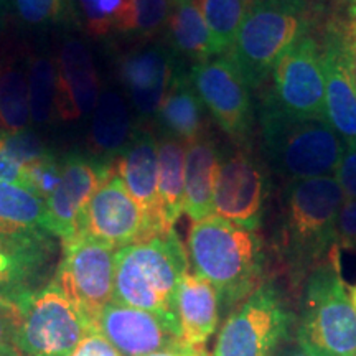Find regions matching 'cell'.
Returning a JSON list of instances; mask_svg holds the SVG:
<instances>
[{"label":"cell","mask_w":356,"mask_h":356,"mask_svg":"<svg viewBox=\"0 0 356 356\" xmlns=\"http://www.w3.org/2000/svg\"><path fill=\"white\" fill-rule=\"evenodd\" d=\"M19 305L0 299V356H24L19 343Z\"/></svg>","instance_id":"cell-36"},{"label":"cell","mask_w":356,"mask_h":356,"mask_svg":"<svg viewBox=\"0 0 356 356\" xmlns=\"http://www.w3.org/2000/svg\"><path fill=\"white\" fill-rule=\"evenodd\" d=\"M47 231V202L20 185L0 181V234Z\"/></svg>","instance_id":"cell-28"},{"label":"cell","mask_w":356,"mask_h":356,"mask_svg":"<svg viewBox=\"0 0 356 356\" xmlns=\"http://www.w3.org/2000/svg\"><path fill=\"white\" fill-rule=\"evenodd\" d=\"M343 43H345V51H346V60H348V68L351 79L356 88V12L353 20H351L350 29L346 35H343Z\"/></svg>","instance_id":"cell-40"},{"label":"cell","mask_w":356,"mask_h":356,"mask_svg":"<svg viewBox=\"0 0 356 356\" xmlns=\"http://www.w3.org/2000/svg\"><path fill=\"white\" fill-rule=\"evenodd\" d=\"M53 238L48 231L0 234V299L19 305L50 282L48 275L56 251Z\"/></svg>","instance_id":"cell-15"},{"label":"cell","mask_w":356,"mask_h":356,"mask_svg":"<svg viewBox=\"0 0 356 356\" xmlns=\"http://www.w3.org/2000/svg\"><path fill=\"white\" fill-rule=\"evenodd\" d=\"M73 20L89 37L102 40L111 35L134 32L132 0H70Z\"/></svg>","instance_id":"cell-29"},{"label":"cell","mask_w":356,"mask_h":356,"mask_svg":"<svg viewBox=\"0 0 356 356\" xmlns=\"http://www.w3.org/2000/svg\"><path fill=\"white\" fill-rule=\"evenodd\" d=\"M115 252L109 244L84 234L63 243V256L56 266L53 282L91 327H95L104 307L114 300Z\"/></svg>","instance_id":"cell-9"},{"label":"cell","mask_w":356,"mask_h":356,"mask_svg":"<svg viewBox=\"0 0 356 356\" xmlns=\"http://www.w3.org/2000/svg\"><path fill=\"white\" fill-rule=\"evenodd\" d=\"M99 96V78L88 44L81 38H65L56 56V118L65 122L86 119L95 113Z\"/></svg>","instance_id":"cell-18"},{"label":"cell","mask_w":356,"mask_h":356,"mask_svg":"<svg viewBox=\"0 0 356 356\" xmlns=\"http://www.w3.org/2000/svg\"><path fill=\"white\" fill-rule=\"evenodd\" d=\"M175 55L163 43H144L119 58L118 76L139 119H149L165 97L177 70Z\"/></svg>","instance_id":"cell-17"},{"label":"cell","mask_w":356,"mask_h":356,"mask_svg":"<svg viewBox=\"0 0 356 356\" xmlns=\"http://www.w3.org/2000/svg\"><path fill=\"white\" fill-rule=\"evenodd\" d=\"M305 0H254L226 56L236 65L249 88H257L274 66L307 35Z\"/></svg>","instance_id":"cell-6"},{"label":"cell","mask_w":356,"mask_h":356,"mask_svg":"<svg viewBox=\"0 0 356 356\" xmlns=\"http://www.w3.org/2000/svg\"><path fill=\"white\" fill-rule=\"evenodd\" d=\"M350 300H351V304H353V309H355V312H356V284L353 287L350 289Z\"/></svg>","instance_id":"cell-43"},{"label":"cell","mask_w":356,"mask_h":356,"mask_svg":"<svg viewBox=\"0 0 356 356\" xmlns=\"http://www.w3.org/2000/svg\"><path fill=\"white\" fill-rule=\"evenodd\" d=\"M115 170L136 200L155 234L168 231L163 228L159 207V150L154 134L147 129H136L131 142L114 160Z\"/></svg>","instance_id":"cell-19"},{"label":"cell","mask_w":356,"mask_h":356,"mask_svg":"<svg viewBox=\"0 0 356 356\" xmlns=\"http://www.w3.org/2000/svg\"><path fill=\"white\" fill-rule=\"evenodd\" d=\"M335 178L343 190L345 197L356 198V144L345 147L343 157L335 172Z\"/></svg>","instance_id":"cell-38"},{"label":"cell","mask_w":356,"mask_h":356,"mask_svg":"<svg viewBox=\"0 0 356 356\" xmlns=\"http://www.w3.org/2000/svg\"><path fill=\"white\" fill-rule=\"evenodd\" d=\"M19 310V343L24 356H71L92 330L53 279L22 300Z\"/></svg>","instance_id":"cell-8"},{"label":"cell","mask_w":356,"mask_h":356,"mask_svg":"<svg viewBox=\"0 0 356 356\" xmlns=\"http://www.w3.org/2000/svg\"><path fill=\"white\" fill-rule=\"evenodd\" d=\"M190 81L204 109L231 139L244 144L252 129V101L248 83L226 55L191 65Z\"/></svg>","instance_id":"cell-12"},{"label":"cell","mask_w":356,"mask_h":356,"mask_svg":"<svg viewBox=\"0 0 356 356\" xmlns=\"http://www.w3.org/2000/svg\"><path fill=\"white\" fill-rule=\"evenodd\" d=\"M355 356H356V355H355Z\"/></svg>","instance_id":"cell-45"},{"label":"cell","mask_w":356,"mask_h":356,"mask_svg":"<svg viewBox=\"0 0 356 356\" xmlns=\"http://www.w3.org/2000/svg\"><path fill=\"white\" fill-rule=\"evenodd\" d=\"M7 8V0H0V15H2V12Z\"/></svg>","instance_id":"cell-44"},{"label":"cell","mask_w":356,"mask_h":356,"mask_svg":"<svg viewBox=\"0 0 356 356\" xmlns=\"http://www.w3.org/2000/svg\"><path fill=\"white\" fill-rule=\"evenodd\" d=\"M157 122L163 136L184 144L204 136V106L200 99L190 76L180 65L157 111Z\"/></svg>","instance_id":"cell-22"},{"label":"cell","mask_w":356,"mask_h":356,"mask_svg":"<svg viewBox=\"0 0 356 356\" xmlns=\"http://www.w3.org/2000/svg\"><path fill=\"white\" fill-rule=\"evenodd\" d=\"M167 30L168 48L175 58L197 65L215 56L210 32L197 0H172Z\"/></svg>","instance_id":"cell-26"},{"label":"cell","mask_w":356,"mask_h":356,"mask_svg":"<svg viewBox=\"0 0 356 356\" xmlns=\"http://www.w3.org/2000/svg\"><path fill=\"white\" fill-rule=\"evenodd\" d=\"M114 168V160L83 154L63 157V173L56 190L47 200V231L61 243L79 233L81 215L106 178Z\"/></svg>","instance_id":"cell-14"},{"label":"cell","mask_w":356,"mask_h":356,"mask_svg":"<svg viewBox=\"0 0 356 356\" xmlns=\"http://www.w3.org/2000/svg\"><path fill=\"white\" fill-rule=\"evenodd\" d=\"M296 328L277 289L262 284L231 312L218 333L211 356H275Z\"/></svg>","instance_id":"cell-7"},{"label":"cell","mask_w":356,"mask_h":356,"mask_svg":"<svg viewBox=\"0 0 356 356\" xmlns=\"http://www.w3.org/2000/svg\"><path fill=\"white\" fill-rule=\"evenodd\" d=\"M71 356H122L113 345L101 337L96 330H91L79 341Z\"/></svg>","instance_id":"cell-39"},{"label":"cell","mask_w":356,"mask_h":356,"mask_svg":"<svg viewBox=\"0 0 356 356\" xmlns=\"http://www.w3.org/2000/svg\"><path fill=\"white\" fill-rule=\"evenodd\" d=\"M149 356H211L208 353L204 346H191L186 345L184 341L180 343L170 346V348L157 351V353H152Z\"/></svg>","instance_id":"cell-41"},{"label":"cell","mask_w":356,"mask_h":356,"mask_svg":"<svg viewBox=\"0 0 356 356\" xmlns=\"http://www.w3.org/2000/svg\"><path fill=\"white\" fill-rule=\"evenodd\" d=\"M92 328L122 356H149L181 341L177 322L114 300L97 315Z\"/></svg>","instance_id":"cell-16"},{"label":"cell","mask_w":356,"mask_h":356,"mask_svg":"<svg viewBox=\"0 0 356 356\" xmlns=\"http://www.w3.org/2000/svg\"><path fill=\"white\" fill-rule=\"evenodd\" d=\"M78 234L109 244L115 251L157 236L115 165L84 208Z\"/></svg>","instance_id":"cell-13"},{"label":"cell","mask_w":356,"mask_h":356,"mask_svg":"<svg viewBox=\"0 0 356 356\" xmlns=\"http://www.w3.org/2000/svg\"><path fill=\"white\" fill-rule=\"evenodd\" d=\"M186 270L188 254L173 229L119 249L114 302L154 312L178 323L177 296Z\"/></svg>","instance_id":"cell-3"},{"label":"cell","mask_w":356,"mask_h":356,"mask_svg":"<svg viewBox=\"0 0 356 356\" xmlns=\"http://www.w3.org/2000/svg\"><path fill=\"white\" fill-rule=\"evenodd\" d=\"M13 19L29 29H50L73 20L70 0H7Z\"/></svg>","instance_id":"cell-32"},{"label":"cell","mask_w":356,"mask_h":356,"mask_svg":"<svg viewBox=\"0 0 356 356\" xmlns=\"http://www.w3.org/2000/svg\"><path fill=\"white\" fill-rule=\"evenodd\" d=\"M0 144L25 168L51 154V150L44 145V142L32 129H24L19 132L0 131Z\"/></svg>","instance_id":"cell-34"},{"label":"cell","mask_w":356,"mask_h":356,"mask_svg":"<svg viewBox=\"0 0 356 356\" xmlns=\"http://www.w3.org/2000/svg\"><path fill=\"white\" fill-rule=\"evenodd\" d=\"M134 32L142 40H150L167 29L172 0H132Z\"/></svg>","instance_id":"cell-33"},{"label":"cell","mask_w":356,"mask_h":356,"mask_svg":"<svg viewBox=\"0 0 356 356\" xmlns=\"http://www.w3.org/2000/svg\"><path fill=\"white\" fill-rule=\"evenodd\" d=\"M320 51L325 76L323 118L345 145L356 144V88L346 60L343 35H328Z\"/></svg>","instance_id":"cell-20"},{"label":"cell","mask_w":356,"mask_h":356,"mask_svg":"<svg viewBox=\"0 0 356 356\" xmlns=\"http://www.w3.org/2000/svg\"><path fill=\"white\" fill-rule=\"evenodd\" d=\"M186 254L193 273L215 287L220 309L229 314L264 284L261 238L221 216L191 222Z\"/></svg>","instance_id":"cell-1"},{"label":"cell","mask_w":356,"mask_h":356,"mask_svg":"<svg viewBox=\"0 0 356 356\" xmlns=\"http://www.w3.org/2000/svg\"><path fill=\"white\" fill-rule=\"evenodd\" d=\"M275 356H317L312 353L310 350H307L305 346H302L299 341H293V345H289L286 348L279 350L277 355Z\"/></svg>","instance_id":"cell-42"},{"label":"cell","mask_w":356,"mask_h":356,"mask_svg":"<svg viewBox=\"0 0 356 356\" xmlns=\"http://www.w3.org/2000/svg\"><path fill=\"white\" fill-rule=\"evenodd\" d=\"M220 152L207 136L186 144L184 211L191 222L215 215V185Z\"/></svg>","instance_id":"cell-23"},{"label":"cell","mask_w":356,"mask_h":356,"mask_svg":"<svg viewBox=\"0 0 356 356\" xmlns=\"http://www.w3.org/2000/svg\"><path fill=\"white\" fill-rule=\"evenodd\" d=\"M269 185L266 167L246 147L220 154L213 202L215 215L256 231L264 216Z\"/></svg>","instance_id":"cell-11"},{"label":"cell","mask_w":356,"mask_h":356,"mask_svg":"<svg viewBox=\"0 0 356 356\" xmlns=\"http://www.w3.org/2000/svg\"><path fill=\"white\" fill-rule=\"evenodd\" d=\"M338 249L356 252V198L345 197L337 220Z\"/></svg>","instance_id":"cell-37"},{"label":"cell","mask_w":356,"mask_h":356,"mask_svg":"<svg viewBox=\"0 0 356 356\" xmlns=\"http://www.w3.org/2000/svg\"><path fill=\"white\" fill-rule=\"evenodd\" d=\"M304 282L296 340L317 356H355L356 312L341 277L338 246Z\"/></svg>","instance_id":"cell-5"},{"label":"cell","mask_w":356,"mask_h":356,"mask_svg":"<svg viewBox=\"0 0 356 356\" xmlns=\"http://www.w3.org/2000/svg\"><path fill=\"white\" fill-rule=\"evenodd\" d=\"M61 173H63V157L58 159L55 154L47 155L33 165L26 167L25 188L47 202L60 184Z\"/></svg>","instance_id":"cell-35"},{"label":"cell","mask_w":356,"mask_h":356,"mask_svg":"<svg viewBox=\"0 0 356 356\" xmlns=\"http://www.w3.org/2000/svg\"><path fill=\"white\" fill-rule=\"evenodd\" d=\"M211 37L215 56L226 55L233 47L251 0H197Z\"/></svg>","instance_id":"cell-30"},{"label":"cell","mask_w":356,"mask_h":356,"mask_svg":"<svg viewBox=\"0 0 356 356\" xmlns=\"http://www.w3.org/2000/svg\"><path fill=\"white\" fill-rule=\"evenodd\" d=\"M136 127H132L131 104L121 92L102 91L91 119V149L96 157L104 160L118 159L129 142Z\"/></svg>","instance_id":"cell-25"},{"label":"cell","mask_w":356,"mask_h":356,"mask_svg":"<svg viewBox=\"0 0 356 356\" xmlns=\"http://www.w3.org/2000/svg\"><path fill=\"white\" fill-rule=\"evenodd\" d=\"M157 150L160 216L163 228L172 231L173 225L184 213L186 144L163 136L157 140Z\"/></svg>","instance_id":"cell-27"},{"label":"cell","mask_w":356,"mask_h":356,"mask_svg":"<svg viewBox=\"0 0 356 356\" xmlns=\"http://www.w3.org/2000/svg\"><path fill=\"white\" fill-rule=\"evenodd\" d=\"M29 66L30 55L20 48H6L0 55V131L29 129Z\"/></svg>","instance_id":"cell-24"},{"label":"cell","mask_w":356,"mask_h":356,"mask_svg":"<svg viewBox=\"0 0 356 356\" xmlns=\"http://www.w3.org/2000/svg\"><path fill=\"white\" fill-rule=\"evenodd\" d=\"M266 102L293 118H323L325 76L320 44L310 35L277 61L270 73Z\"/></svg>","instance_id":"cell-10"},{"label":"cell","mask_w":356,"mask_h":356,"mask_svg":"<svg viewBox=\"0 0 356 356\" xmlns=\"http://www.w3.org/2000/svg\"><path fill=\"white\" fill-rule=\"evenodd\" d=\"M220 300L215 287L207 279L186 270L178 287L177 318L181 341L204 346L220 322Z\"/></svg>","instance_id":"cell-21"},{"label":"cell","mask_w":356,"mask_h":356,"mask_svg":"<svg viewBox=\"0 0 356 356\" xmlns=\"http://www.w3.org/2000/svg\"><path fill=\"white\" fill-rule=\"evenodd\" d=\"M56 58L48 51L30 53L29 101L33 126H44L55 115Z\"/></svg>","instance_id":"cell-31"},{"label":"cell","mask_w":356,"mask_h":356,"mask_svg":"<svg viewBox=\"0 0 356 356\" xmlns=\"http://www.w3.org/2000/svg\"><path fill=\"white\" fill-rule=\"evenodd\" d=\"M262 149L267 163L289 181L335 175L345 142L325 118H293L262 101Z\"/></svg>","instance_id":"cell-4"},{"label":"cell","mask_w":356,"mask_h":356,"mask_svg":"<svg viewBox=\"0 0 356 356\" xmlns=\"http://www.w3.org/2000/svg\"><path fill=\"white\" fill-rule=\"evenodd\" d=\"M345 193L333 177L289 181L282 193L279 252L293 282H302L337 246Z\"/></svg>","instance_id":"cell-2"}]
</instances>
